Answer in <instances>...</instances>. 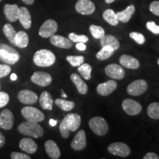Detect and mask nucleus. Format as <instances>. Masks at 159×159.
I'll return each instance as SVG.
<instances>
[{
	"instance_id": "f257e3e1",
	"label": "nucleus",
	"mask_w": 159,
	"mask_h": 159,
	"mask_svg": "<svg viewBox=\"0 0 159 159\" xmlns=\"http://www.w3.org/2000/svg\"><path fill=\"white\" fill-rule=\"evenodd\" d=\"M81 124V117L77 114H69L64 117L60 125V133L63 138L67 139L69 131H76Z\"/></svg>"
},
{
	"instance_id": "f03ea898",
	"label": "nucleus",
	"mask_w": 159,
	"mask_h": 159,
	"mask_svg": "<svg viewBox=\"0 0 159 159\" xmlns=\"http://www.w3.org/2000/svg\"><path fill=\"white\" fill-rule=\"evenodd\" d=\"M18 130L21 134L33 138H40L43 135V130L39 122H32L30 121L20 124L18 127Z\"/></svg>"
},
{
	"instance_id": "7ed1b4c3",
	"label": "nucleus",
	"mask_w": 159,
	"mask_h": 159,
	"mask_svg": "<svg viewBox=\"0 0 159 159\" xmlns=\"http://www.w3.org/2000/svg\"><path fill=\"white\" fill-rule=\"evenodd\" d=\"M55 55L48 49H40L33 56V62L40 67L51 66L55 63Z\"/></svg>"
},
{
	"instance_id": "20e7f679",
	"label": "nucleus",
	"mask_w": 159,
	"mask_h": 159,
	"mask_svg": "<svg viewBox=\"0 0 159 159\" xmlns=\"http://www.w3.org/2000/svg\"><path fill=\"white\" fill-rule=\"evenodd\" d=\"M19 53L11 46L5 43L0 44V60L6 64L13 65L19 61Z\"/></svg>"
},
{
	"instance_id": "39448f33",
	"label": "nucleus",
	"mask_w": 159,
	"mask_h": 159,
	"mask_svg": "<svg viewBox=\"0 0 159 159\" xmlns=\"http://www.w3.org/2000/svg\"><path fill=\"white\" fill-rule=\"evenodd\" d=\"M91 130L97 136H105L108 131V125L104 118L100 116L93 117L89 122Z\"/></svg>"
},
{
	"instance_id": "423d86ee",
	"label": "nucleus",
	"mask_w": 159,
	"mask_h": 159,
	"mask_svg": "<svg viewBox=\"0 0 159 159\" xmlns=\"http://www.w3.org/2000/svg\"><path fill=\"white\" fill-rule=\"evenodd\" d=\"M21 114L27 121L32 122H40L44 119V114L36 108L31 106L25 107L21 109Z\"/></svg>"
},
{
	"instance_id": "0eeeda50",
	"label": "nucleus",
	"mask_w": 159,
	"mask_h": 159,
	"mask_svg": "<svg viewBox=\"0 0 159 159\" xmlns=\"http://www.w3.org/2000/svg\"><path fill=\"white\" fill-rule=\"evenodd\" d=\"M108 150L114 156L119 157H128L131 152L128 145L122 142H115L111 144L108 146Z\"/></svg>"
},
{
	"instance_id": "6e6552de",
	"label": "nucleus",
	"mask_w": 159,
	"mask_h": 159,
	"mask_svg": "<svg viewBox=\"0 0 159 159\" xmlns=\"http://www.w3.org/2000/svg\"><path fill=\"white\" fill-rule=\"evenodd\" d=\"M148 83L144 80H137L128 85L127 91L128 94L132 96H139L148 90Z\"/></svg>"
},
{
	"instance_id": "1a4fd4ad",
	"label": "nucleus",
	"mask_w": 159,
	"mask_h": 159,
	"mask_svg": "<svg viewBox=\"0 0 159 159\" xmlns=\"http://www.w3.org/2000/svg\"><path fill=\"white\" fill-rule=\"evenodd\" d=\"M57 30V24L55 20L48 19L40 27L39 34L42 38H49Z\"/></svg>"
},
{
	"instance_id": "9d476101",
	"label": "nucleus",
	"mask_w": 159,
	"mask_h": 159,
	"mask_svg": "<svg viewBox=\"0 0 159 159\" xmlns=\"http://www.w3.org/2000/svg\"><path fill=\"white\" fill-rule=\"evenodd\" d=\"M122 106L125 112L130 116H135L142 111V105L134 99H125L122 102Z\"/></svg>"
},
{
	"instance_id": "9b49d317",
	"label": "nucleus",
	"mask_w": 159,
	"mask_h": 159,
	"mask_svg": "<svg viewBox=\"0 0 159 159\" xmlns=\"http://www.w3.org/2000/svg\"><path fill=\"white\" fill-rule=\"evenodd\" d=\"M52 79L51 75L44 71H35L31 77V81L35 84L40 86H48L51 84Z\"/></svg>"
},
{
	"instance_id": "f8f14e48",
	"label": "nucleus",
	"mask_w": 159,
	"mask_h": 159,
	"mask_svg": "<svg viewBox=\"0 0 159 159\" xmlns=\"http://www.w3.org/2000/svg\"><path fill=\"white\" fill-rule=\"evenodd\" d=\"M14 122V116L9 109H4L0 114V128L9 130L12 129Z\"/></svg>"
},
{
	"instance_id": "ddd939ff",
	"label": "nucleus",
	"mask_w": 159,
	"mask_h": 159,
	"mask_svg": "<svg viewBox=\"0 0 159 159\" xmlns=\"http://www.w3.org/2000/svg\"><path fill=\"white\" fill-rule=\"evenodd\" d=\"M105 74L111 78L115 80H121L125 77V71L121 66L118 64H109L105 69Z\"/></svg>"
},
{
	"instance_id": "4468645a",
	"label": "nucleus",
	"mask_w": 159,
	"mask_h": 159,
	"mask_svg": "<svg viewBox=\"0 0 159 159\" xmlns=\"http://www.w3.org/2000/svg\"><path fill=\"white\" fill-rule=\"evenodd\" d=\"M75 9L82 15H91L95 11V5L90 0H79L75 5Z\"/></svg>"
},
{
	"instance_id": "2eb2a0df",
	"label": "nucleus",
	"mask_w": 159,
	"mask_h": 159,
	"mask_svg": "<svg viewBox=\"0 0 159 159\" xmlns=\"http://www.w3.org/2000/svg\"><path fill=\"white\" fill-rule=\"evenodd\" d=\"M86 146V136L84 130H80L75 135L71 143V148L75 150H82Z\"/></svg>"
},
{
	"instance_id": "dca6fc26",
	"label": "nucleus",
	"mask_w": 159,
	"mask_h": 159,
	"mask_svg": "<svg viewBox=\"0 0 159 159\" xmlns=\"http://www.w3.org/2000/svg\"><path fill=\"white\" fill-rule=\"evenodd\" d=\"M18 99L23 104L33 105L38 101V96L35 93L30 90H21L18 94Z\"/></svg>"
},
{
	"instance_id": "f3484780",
	"label": "nucleus",
	"mask_w": 159,
	"mask_h": 159,
	"mask_svg": "<svg viewBox=\"0 0 159 159\" xmlns=\"http://www.w3.org/2000/svg\"><path fill=\"white\" fill-rule=\"evenodd\" d=\"M117 88V83L115 80H111L97 85V91L101 96H108L114 91Z\"/></svg>"
},
{
	"instance_id": "a211bd4d",
	"label": "nucleus",
	"mask_w": 159,
	"mask_h": 159,
	"mask_svg": "<svg viewBox=\"0 0 159 159\" xmlns=\"http://www.w3.org/2000/svg\"><path fill=\"white\" fill-rule=\"evenodd\" d=\"M50 43L59 48L70 49L72 47V41L70 39L59 35H52L50 37Z\"/></svg>"
},
{
	"instance_id": "6ab92c4d",
	"label": "nucleus",
	"mask_w": 159,
	"mask_h": 159,
	"mask_svg": "<svg viewBox=\"0 0 159 159\" xmlns=\"http://www.w3.org/2000/svg\"><path fill=\"white\" fill-rule=\"evenodd\" d=\"M19 7L17 5H10L7 4L4 7V13L5 17L11 22H15L19 19Z\"/></svg>"
},
{
	"instance_id": "aec40b11",
	"label": "nucleus",
	"mask_w": 159,
	"mask_h": 159,
	"mask_svg": "<svg viewBox=\"0 0 159 159\" xmlns=\"http://www.w3.org/2000/svg\"><path fill=\"white\" fill-rule=\"evenodd\" d=\"M45 150L49 158L57 159L61 156V151L57 144L52 140H48L45 142Z\"/></svg>"
},
{
	"instance_id": "412c9836",
	"label": "nucleus",
	"mask_w": 159,
	"mask_h": 159,
	"mask_svg": "<svg viewBox=\"0 0 159 159\" xmlns=\"http://www.w3.org/2000/svg\"><path fill=\"white\" fill-rule=\"evenodd\" d=\"M119 62L125 68L130 69H137L140 66L138 60L128 55H122L119 58Z\"/></svg>"
},
{
	"instance_id": "4be33fe9",
	"label": "nucleus",
	"mask_w": 159,
	"mask_h": 159,
	"mask_svg": "<svg viewBox=\"0 0 159 159\" xmlns=\"http://www.w3.org/2000/svg\"><path fill=\"white\" fill-rule=\"evenodd\" d=\"M19 148L29 154H33L36 152L37 144L32 139L24 138L20 141Z\"/></svg>"
},
{
	"instance_id": "5701e85b",
	"label": "nucleus",
	"mask_w": 159,
	"mask_h": 159,
	"mask_svg": "<svg viewBox=\"0 0 159 159\" xmlns=\"http://www.w3.org/2000/svg\"><path fill=\"white\" fill-rule=\"evenodd\" d=\"M21 25L23 26L24 28L30 29L31 27L32 20L31 16L28 10L25 7H19V19Z\"/></svg>"
},
{
	"instance_id": "b1692460",
	"label": "nucleus",
	"mask_w": 159,
	"mask_h": 159,
	"mask_svg": "<svg viewBox=\"0 0 159 159\" xmlns=\"http://www.w3.org/2000/svg\"><path fill=\"white\" fill-rule=\"evenodd\" d=\"M39 102L40 105L43 109L49 111H51L52 109L53 99L48 91H43L41 93V96H40Z\"/></svg>"
},
{
	"instance_id": "393cba45",
	"label": "nucleus",
	"mask_w": 159,
	"mask_h": 159,
	"mask_svg": "<svg viewBox=\"0 0 159 159\" xmlns=\"http://www.w3.org/2000/svg\"><path fill=\"white\" fill-rule=\"evenodd\" d=\"M71 80L77 87V91L81 94H85L88 91V86L86 83L81 79V77L77 74H71L70 76Z\"/></svg>"
},
{
	"instance_id": "a878e982",
	"label": "nucleus",
	"mask_w": 159,
	"mask_h": 159,
	"mask_svg": "<svg viewBox=\"0 0 159 159\" xmlns=\"http://www.w3.org/2000/svg\"><path fill=\"white\" fill-rule=\"evenodd\" d=\"M100 44L102 47L104 46H109L111 47L115 50H117L119 48V41L116 37L111 35H104L100 39Z\"/></svg>"
},
{
	"instance_id": "bb28decb",
	"label": "nucleus",
	"mask_w": 159,
	"mask_h": 159,
	"mask_svg": "<svg viewBox=\"0 0 159 159\" xmlns=\"http://www.w3.org/2000/svg\"><path fill=\"white\" fill-rule=\"evenodd\" d=\"M135 11H136V8H135V6L131 5H129L126 9L124 10L123 11L119 12L117 13V17H118L119 21H122L123 23H127L128 22L129 20L130 19V18L132 17V16L134 15L135 13Z\"/></svg>"
},
{
	"instance_id": "cd10ccee",
	"label": "nucleus",
	"mask_w": 159,
	"mask_h": 159,
	"mask_svg": "<svg viewBox=\"0 0 159 159\" xmlns=\"http://www.w3.org/2000/svg\"><path fill=\"white\" fill-rule=\"evenodd\" d=\"M29 43L28 35L24 31H19L16 33L15 36V46L19 48H25Z\"/></svg>"
},
{
	"instance_id": "c85d7f7f",
	"label": "nucleus",
	"mask_w": 159,
	"mask_h": 159,
	"mask_svg": "<svg viewBox=\"0 0 159 159\" xmlns=\"http://www.w3.org/2000/svg\"><path fill=\"white\" fill-rule=\"evenodd\" d=\"M102 17L105 19V21H106L107 22L112 26L117 25L119 21L118 17H117V14L111 9H108L105 11L102 14Z\"/></svg>"
},
{
	"instance_id": "c756f323",
	"label": "nucleus",
	"mask_w": 159,
	"mask_h": 159,
	"mask_svg": "<svg viewBox=\"0 0 159 159\" xmlns=\"http://www.w3.org/2000/svg\"><path fill=\"white\" fill-rule=\"evenodd\" d=\"M114 52V49L112 47L109 46H104V47H102L101 50L97 53L96 57L99 61H104L112 56Z\"/></svg>"
},
{
	"instance_id": "7c9ffc66",
	"label": "nucleus",
	"mask_w": 159,
	"mask_h": 159,
	"mask_svg": "<svg viewBox=\"0 0 159 159\" xmlns=\"http://www.w3.org/2000/svg\"><path fill=\"white\" fill-rule=\"evenodd\" d=\"M3 33L5 36L7 38L10 43L13 45H15V36L16 34V32L11 24H6L4 25Z\"/></svg>"
},
{
	"instance_id": "2f4dec72",
	"label": "nucleus",
	"mask_w": 159,
	"mask_h": 159,
	"mask_svg": "<svg viewBox=\"0 0 159 159\" xmlns=\"http://www.w3.org/2000/svg\"><path fill=\"white\" fill-rule=\"evenodd\" d=\"M55 103L57 106H58L60 108L62 109L64 111H69L72 110L75 108V102H71V101H67L66 99H55Z\"/></svg>"
},
{
	"instance_id": "473e14b6",
	"label": "nucleus",
	"mask_w": 159,
	"mask_h": 159,
	"mask_svg": "<svg viewBox=\"0 0 159 159\" xmlns=\"http://www.w3.org/2000/svg\"><path fill=\"white\" fill-rule=\"evenodd\" d=\"M78 71L85 80H90L91 78V66L88 63H84L79 66Z\"/></svg>"
},
{
	"instance_id": "72a5a7b5",
	"label": "nucleus",
	"mask_w": 159,
	"mask_h": 159,
	"mask_svg": "<svg viewBox=\"0 0 159 159\" xmlns=\"http://www.w3.org/2000/svg\"><path fill=\"white\" fill-rule=\"evenodd\" d=\"M148 114L151 119H159V102H152L149 105Z\"/></svg>"
},
{
	"instance_id": "f704fd0d",
	"label": "nucleus",
	"mask_w": 159,
	"mask_h": 159,
	"mask_svg": "<svg viewBox=\"0 0 159 159\" xmlns=\"http://www.w3.org/2000/svg\"><path fill=\"white\" fill-rule=\"evenodd\" d=\"M66 61L72 66H77L83 64L85 61L84 57L82 55H69L66 57Z\"/></svg>"
},
{
	"instance_id": "c9c22d12",
	"label": "nucleus",
	"mask_w": 159,
	"mask_h": 159,
	"mask_svg": "<svg viewBox=\"0 0 159 159\" xmlns=\"http://www.w3.org/2000/svg\"><path fill=\"white\" fill-rule=\"evenodd\" d=\"M89 30H90L92 36L96 39H100L105 35V30L102 27L92 25L90 26Z\"/></svg>"
},
{
	"instance_id": "e433bc0d",
	"label": "nucleus",
	"mask_w": 159,
	"mask_h": 159,
	"mask_svg": "<svg viewBox=\"0 0 159 159\" xmlns=\"http://www.w3.org/2000/svg\"><path fill=\"white\" fill-rule=\"evenodd\" d=\"M69 39L71 40L72 42L75 43H86L88 42L89 38L86 35H78L75 34L74 33H71L69 34Z\"/></svg>"
},
{
	"instance_id": "4c0bfd02",
	"label": "nucleus",
	"mask_w": 159,
	"mask_h": 159,
	"mask_svg": "<svg viewBox=\"0 0 159 159\" xmlns=\"http://www.w3.org/2000/svg\"><path fill=\"white\" fill-rule=\"evenodd\" d=\"M130 37L134 39L136 43H138L139 44H143L145 42L144 36L139 33L132 32V33H130Z\"/></svg>"
},
{
	"instance_id": "58836bf2",
	"label": "nucleus",
	"mask_w": 159,
	"mask_h": 159,
	"mask_svg": "<svg viewBox=\"0 0 159 159\" xmlns=\"http://www.w3.org/2000/svg\"><path fill=\"white\" fill-rule=\"evenodd\" d=\"M10 97L7 93L0 91V108H3L9 102Z\"/></svg>"
},
{
	"instance_id": "ea45409f",
	"label": "nucleus",
	"mask_w": 159,
	"mask_h": 159,
	"mask_svg": "<svg viewBox=\"0 0 159 159\" xmlns=\"http://www.w3.org/2000/svg\"><path fill=\"white\" fill-rule=\"evenodd\" d=\"M147 28H148L149 30L152 32L154 34L158 35L159 34V26L157 25L154 21H148L147 23Z\"/></svg>"
},
{
	"instance_id": "a19ab883",
	"label": "nucleus",
	"mask_w": 159,
	"mask_h": 159,
	"mask_svg": "<svg viewBox=\"0 0 159 159\" xmlns=\"http://www.w3.org/2000/svg\"><path fill=\"white\" fill-rule=\"evenodd\" d=\"M11 71V69L9 66L2 64L0 65V78L8 75Z\"/></svg>"
},
{
	"instance_id": "79ce46f5",
	"label": "nucleus",
	"mask_w": 159,
	"mask_h": 159,
	"mask_svg": "<svg viewBox=\"0 0 159 159\" xmlns=\"http://www.w3.org/2000/svg\"><path fill=\"white\" fill-rule=\"evenodd\" d=\"M150 10L154 15L159 16V1H154L150 4Z\"/></svg>"
},
{
	"instance_id": "37998d69",
	"label": "nucleus",
	"mask_w": 159,
	"mask_h": 159,
	"mask_svg": "<svg viewBox=\"0 0 159 159\" xmlns=\"http://www.w3.org/2000/svg\"><path fill=\"white\" fill-rule=\"evenodd\" d=\"M11 158L12 159H30V156L21 152H13L11 154Z\"/></svg>"
},
{
	"instance_id": "c03bdc74",
	"label": "nucleus",
	"mask_w": 159,
	"mask_h": 159,
	"mask_svg": "<svg viewBox=\"0 0 159 159\" xmlns=\"http://www.w3.org/2000/svg\"><path fill=\"white\" fill-rule=\"evenodd\" d=\"M144 159H159V156L158 155L154 153V152H148L143 157Z\"/></svg>"
},
{
	"instance_id": "a18cd8bd",
	"label": "nucleus",
	"mask_w": 159,
	"mask_h": 159,
	"mask_svg": "<svg viewBox=\"0 0 159 159\" xmlns=\"http://www.w3.org/2000/svg\"><path fill=\"white\" fill-rule=\"evenodd\" d=\"M76 48L80 51H84L85 49H86V47H85V43H77L76 44Z\"/></svg>"
},
{
	"instance_id": "49530a36",
	"label": "nucleus",
	"mask_w": 159,
	"mask_h": 159,
	"mask_svg": "<svg viewBox=\"0 0 159 159\" xmlns=\"http://www.w3.org/2000/svg\"><path fill=\"white\" fill-rule=\"evenodd\" d=\"M5 143V138L4 135L0 132V148H2L4 146Z\"/></svg>"
},
{
	"instance_id": "de8ad7c7",
	"label": "nucleus",
	"mask_w": 159,
	"mask_h": 159,
	"mask_svg": "<svg viewBox=\"0 0 159 159\" xmlns=\"http://www.w3.org/2000/svg\"><path fill=\"white\" fill-rule=\"evenodd\" d=\"M35 0H22V2H24L25 4H27V5H33V2H34Z\"/></svg>"
},
{
	"instance_id": "09e8293b",
	"label": "nucleus",
	"mask_w": 159,
	"mask_h": 159,
	"mask_svg": "<svg viewBox=\"0 0 159 159\" xmlns=\"http://www.w3.org/2000/svg\"><path fill=\"white\" fill-rule=\"evenodd\" d=\"M49 125H50L51 126L54 127L57 125V121L54 120V119H51L50 120H49Z\"/></svg>"
},
{
	"instance_id": "8fccbe9b",
	"label": "nucleus",
	"mask_w": 159,
	"mask_h": 159,
	"mask_svg": "<svg viewBox=\"0 0 159 159\" xmlns=\"http://www.w3.org/2000/svg\"><path fill=\"white\" fill-rule=\"evenodd\" d=\"M11 80H13V81L16 80V79H17V75H16L15 73H12L11 75Z\"/></svg>"
},
{
	"instance_id": "3c124183",
	"label": "nucleus",
	"mask_w": 159,
	"mask_h": 159,
	"mask_svg": "<svg viewBox=\"0 0 159 159\" xmlns=\"http://www.w3.org/2000/svg\"><path fill=\"white\" fill-rule=\"evenodd\" d=\"M61 97H64V98H66V97H67L66 94H65L64 91H63V89H61Z\"/></svg>"
},
{
	"instance_id": "603ef678",
	"label": "nucleus",
	"mask_w": 159,
	"mask_h": 159,
	"mask_svg": "<svg viewBox=\"0 0 159 159\" xmlns=\"http://www.w3.org/2000/svg\"><path fill=\"white\" fill-rule=\"evenodd\" d=\"M105 2L108 3V4H110V3H112L113 2H114L115 0H105Z\"/></svg>"
},
{
	"instance_id": "864d4df0",
	"label": "nucleus",
	"mask_w": 159,
	"mask_h": 159,
	"mask_svg": "<svg viewBox=\"0 0 159 159\" xmlns=\"http://www.w3.org/2000/svg\"><path fill=\"white\" fill-rule=\"evenodd\" d=\"M158 65H159V59H158Z\"/></svg>"
},
{
	"instance_id": "5fc2aeb1",
	"label": "nucleus",
	"mask_w": 159,
	"mask_h": 159,
	"mask_svg": "<svg viewBox=\"0 0 159 159\" xmlns=\"http://www.w3.org/2000/svg\"><path fill=\"white\" fill-rule=\"evenodd\" d=\"M2 1V0H0V2H1Z\"/></svg>"
}]
</instances>
